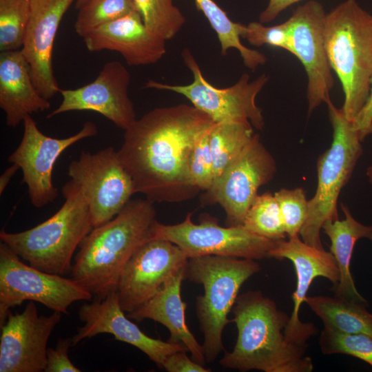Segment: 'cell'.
I'll use <instances>...</instances> for the list:
<instances>
[{
  "label": "cell",
  "mask_w": 372,
  "mask_h": 372,
  "mask_svg": "<svg viewBox=\"0 0 372 372\" xmlns=\"http://www.w3.org/2000/svg\"><path fill=\"white\" fill-rule=\"evenodd\" d=\"M355 129L363 142L366 136L372 134V77L369 96L360 111L353 121Z\"/></svg>",
  "instance_id": "74e56055"
},
{
  "label": "cell",
  "mask_w": 372,
  "mask_h": 372,
  "mask_svg": "<svg viewBox=\"0 0 372 372\" xmlns=\"http://www.w3.org/2000/svg\"><path fill=\"white\" fill-rule=\"evenodd\" d=\"M254 134V127L249 122H221L213 124L209 130V141L214 181L240 154Z\"/></svg>",
  "instance_id": "4316f807"
},
{
  "label": "cell",
  "mask_w": 372,
  "mask_h": 372,
  "mask_svg": "<svg viewBox=\"0 0 372 372\" xmlns=\"http://www.w3.org/2000/svg\"><path fill=\"white\" fill-rule=\"evenodd\" d=\"M65 201L50 218L20 232H0L1 242L21 259L41 271L71 273L72 260L83 239L93 229L87 200L72 180L61 188Z\"/></svg>",
  "instance_id": "277c9868"
},
{
  "label": "cell",
  "mask_w": 372,
  "mask_h": 372,
  "mask_svg": "<svg viewBox=\"0 0 372 372\" xmlns=\"http://www.w3.org/2000/svg\"><path fill=\"white\" fill-rule=\"evenodd\" d=\"M214 121L193 105L154 108L125 131L117 151L135 194L155 203H180L200 191L187 169L190 149Z\"/></svg>",
  "instance_id": "6da1fadb"
},
{
  "label": "cell",
  "mask_w": 372,
  "mask_h": 372,
  "mask_svg": "<svg viewBox=\"0 0 372 372\" xmlns=\"http://www.w3.org/2000/svg\"><path fill=\"white\" fill-rule=\"evenodd\" d=\"M182 57L193 74V81L188 85H169L154 80L145 84V88L168 90L184 96L199 110L207 114L214 123L249 122L258 130L265 127L262 110L256 105L257 95L269 81L261 74L250 81L249 74L241 75L233 85L218 88L207 81L189 49L185 48Z\"/></svg>",
  "instance_id": "ba28073f"
},
{
  "label": "cell",
  "mask_w": 372,
  "mask_h": 372,
  "mask_svg": "<svg viewBox=\"0 0 372 372\" xmlns=\"http://www.w3.org/2000/svg\"><path fill=\"white\" fill-rule=\"evenodd\" d=\"M366 176L368 178L369 182L372 185V164L367 168Z\"/></svg>",
  "instance_id": "60d3db41"
},
{
  "label": "cell",
  "mask_w": 372,
  "mask_h": 372,
  "mask_svg": "<svg viewBox=\"0 0 372 372\" xmlns=\"http://www.w3.org/2000/svg\"><path fill=\"white\" fill-rule=\"evenodd\" d=\"M344 215L342 220H327L322 230L331 241L330 252L340 272V279L333 286L334 296L369 306L368 301L359 293L351 272V262L355 242L360 238L372 241V225H365L351 214L349 207L341 203Z\"/></svg>",
  "instance_id": "cb8c5ba5"
},
{
  "label": "cell",
  "mask_w": 372,
  "mask_h": 372,
  "mask_svg": "<svg viewBox=\"0 0 372 372\" xmlns=\"http://www.w3.org/2000/svg\"><path fill=\"white\" fill-rule=\"evenodd\" d=\"M242 226L253 234L272 240L287 238L278 203L270 192L258 194L247 211Z\"/></svg>",
  "instance_id": "83f0119b"
},
{
  "label": "cell",
  "mask_w": 372,
  "mask_h": 372,
  "mask_svg": "<svg viewBox=\"0 0 372 372\" xmlns=\"http://www.w3.org/2000/svg\"><path fill=\"white\" fill-rule=\"evenodd\" d=\"M185 269L176 271L152 298L127 316L137 322L149 319L162 324L170 333L169 341L183 343L191 353V358L204 366L206 360L203 347L186 323L187 304L181 298Z\"/></svg>",
  "instance_id": "7402d4cb"
},
{
  "label": "cell",
  "mask_w": 372,
  "mask_h": 372,
  "mask_svg": "<svg viewBox=\"0 0 372 372\" xmlns=\"http://www.w3.org/2000/svg\"><path fill=\"white\" fill-rule=\"evenodd\" d=\"M88 0H76V8L77 9L80 8L83 5H84Z\"/></svg>",
  "instance_id": "b9f144b4"
},
{
  "label": "cell",
  "mask_w": 372,
  "mask_h": 372,
  "mask_svg": "<svg viewBox=\"0 0 372 372\" xmlns=\"http://www.w3.org/2000/svg\"><path fill=\"white\" fill-rule=\"evenodd\" d=\"M61 314L39 316L33 301L21 313L10 311L1 326L0 372L44 371L48 341Z\"/></svg>",
  "instance_id": "2e32d148"
},
{
  "label": "cell",
  "mask_w": 372,
  "mask_h": 372,
  "mask_svg": "<svg viewBox=\"0 0 372 372\" xmlns=\"http://www.w3.org/2000/svg\"><path fill=\"white\" fill-rule=\"evenodd\" d=\"M68 175L87 200L93 228L112 219L135 194L132 180L113 147L95 153L81 151L70 162Z\"/></svg>",
  "instance_id": "7c38bea8"
},
{
  "label": "cell",
  "mask_w": 372,
  "mask_h": 372,
  "mask_svg": "<svg viewBox=\"0 0 372 372\" xmlns=\"http://www.w3.org/2000/svg\"><path fill=\"white\" fill-rule=\"evenodd\" d=\"M29 12L30 0H0V52L21 49Z\"/></svg>",
  "instance_id": "4dcf8cb0"
},
{
  "label": "cell",
  "mask_w": 372,
  "mask_h": 372,
  "mask_svg": "<svg viewBox=\"0 0 372 372\" xmlns=\"http://www.w3.org/2000/svg\"><path fill=\"white\" fill-rule=\"evenodd\" d=\"M20 169L19 167L15 164L12 165L7 168L4 172L0 176V194L1 195L6 187L8 185L12 177L15 174L17 170Z\"/></svg>",
  "instance_id": "ab89813d"
},
{
  "label": "cell",
  "mask_w": 372,
  "mask_h": 372,
  "mask_svg": "<svg viewBox=\"0 0 372 372\" xmlns=\"http://www.w3.org/2000/svg\"><path fill=\"white\" fill-rule=\"evenodd\" d=\"M304 303L321 320L324 329L372 336V313L366 305L335 296H308Z\"/></svg>",
  "instance_id": "d4e9b609"
},
{
  "label": "cell",
  "mask_w": 372,
  "mask_h": 372,
  "mask_svg": "<svg viewBox=\"0 0 372 372\" xmlns=\"http://www.w3.org/2000/svg\"><path fill=\"white\" fill-rule=\"evenodd\" d=\"M261 269L256 260L221 256L188 258L185 279L203 285L204 294L196 300V312L204 335L206 362H214L222 351L223 332L231 322V311L242 285Z\"/></svg>",
  "instance_id": "8992f818"
},
{
  "label": "cell",
  "mask_w": 372,
  "mask_h": 372,
  "mask_svg": "<svg viewBox=\"0 0 372 372\" xmlns=\"http://www.w3.org/2000/svg\"><path fill=\"white\" fill-rule=\"evenodd\" d=\"M74 0H30L28 23L21 51L34 84L46 99L61 89L54 75L52 54L60 22Z\"/></svg>",
  "instance_id": "ffe728a7"
},
{
  "label": "cell",
  "mask_w": 372,
  "mask_h": 372,
  "mask_svg": "<svg viewBox=\"0 0 372 372\" xmlns=\"http://www.w3.org/2000/svg\"><path fill=\"white\" fill-rule=\"evenodd\" d=\"M326 15L319 1L310 0L299 6L287 20L293 55L300 61L307 76L309 114L326 103L334 85L324 43Z\"/></svg>",
  "instance_id": "5bb4252c"
},
{
  "label": "cell",
  "mask_w": 372,
  "mask_h": 372,
  "mask_svg": "<svg viewBox=\"0 0 372 372\" xmlns=\"http://www.w3.org/2000/svg\"><path fill=\"white\" fill-rule=\"evenodd\" d=\"M0 107L10 127L23 123L27 116L50 107L49 100L37 90L21 50L0 52Z\"/></svg>",
  "instance_id": "603a6c76"
},
{
  "label": "cell",
  "mask_w": 372,
  "mask_h": 372,
  "mask_svg": "<svg viewBox=\"0 0 372 372\" xmlns=\"http://www.w3.org/2000/svg\"><path fill=\"white\" fill-rule=\"evenodd\" d=\"M130 81L129 71L120 61L107 62L91 83L76 89H61V103L46 117L72 111H93L125 130L136 120L128 94Z\"/></svg>",
  "instance_id": "e0dca14e"
},
{
  "label": "cell",
  "mask_w": 372,
  "mask_h": 372,
  "mask_svg": "<svg viewBox=\"0 0 372 372\" xmlns=\"http://www.w3.org/2000/svg\"><path fill=\"white\" fill-rule=\"evenodd\" d=\"M242 38L254 46L269 45L282 48L293 54L287 21L273 26H265L260 22H251L245 25Z\"/></svg>",
  "instance_id": "e575fe53"
},
{
  "label": "cell",
  "mask_w": 372,
  "mask_h": 372,
  "mask_svg": "<svg viewBox=\"0 0 372 372\" xmlns=\"http://www.w3.org/2000/svg\"><path fill=\"white\" fill-rule=\"evenodd\" d=\"M78 10L74 27L82 38L105 23L137 11L133 0H88Z\"/></svg>",
  "instance_id": "f546056e"
},
{
  "label": "cell",
  "mask_w": 372,
  "mask_h": 372,
  "mask_svg": "<svg viewBox=\"0 0 372 372\" xmlns=\"http://www.w3.org/2000/svg\"><path fill=\"white\" fill-rule=\"evenodd\" d=\"M83 39L90 52H117L132 66L156 63L166 53V41L147 29L138 11L99 27Z\"/></svg>",
  "instance_id": "44dd1931"
},
{
  "label": "cell",
  "mask_w": 372,
  "mask_h": 372,
  "mask_svg": "<svg viewBox=\"0 0 372 372\" xmlns=\"http://www.w3.org/2000/svg\"><path fill=\"white\" fill-rule=\"evenodd\" d=\"M278 203L287 238L300 235L308 209V200L302 187L282 188L273 193Z\"/></svg>",
  "instance_id": "d6a6232c"
},
{
  "label": "cell",
  "mask_w": 372,
  "mask_h": 372,
  "mask_svg": "<svg viewBox=\"0 0 372 372\" xmlns=\"http://www.w3.org/2000/svg\"><path fill=\"white\" fill-rule=\"evenodd\" d=\"M198 10L201 11L217 34L221 54L225 55L229 49L238 51L244 65L255 70L264 65L267 59L260 52L249 48L240 41L245 25L231 20L227 13L214 0H194Z\"/></svg>",
  "instance_id": "484cf974"
},
{
  "label": "cell",
  "mask_w": 372,
  "mask_h": 372,
  "mask_svg": "<svg viewBox=\"0 0 372 372\" xmlns=\"http://www.w3.org/2000/svg\"><path fill=\"white\" fill-rule=\"evenodd\" d=\"M23 132L19 146L8 161L17 164L23 173L22 182L26 184L31 203L40 208L52 203L59 196L52 181L54 166L60 155L79 141L94 136L96 125L85 122L76 134L63 138L44 134L31 115L23 122Z\"/></svg>",
  "instance_id": "4fadbf2b"
},
{
  "label": "cell",
  "mask_w": 372,
  "mask_h": 372,
  "mask_svg": "<svg viewBox=\"0 0 372 372\" xmlns=\"http://www.w3.org/2000/svg\"><path fill=\"white\" fill-rule=\"evenodd\" d=\"M301 1L303 0H269L267 7L259 15L260 22L266 23L273 21L282 11Z\"/></svg>",
  "instance_id": "f35d334b"
},
{
  "label": "cell",
  "mask_w": 372,
  "mask_h": 372,
  "mask_svg": "<svg viewBox=\"0 0 372 372\" xmlns=\"http://www.w3.org/2000/svg\"><path fill=\"white\" fill-rule=\"evenodd\" d=\"M269 258L287 259L293 265L296 287L291 296L293 310L285 334L292 342L307 344L317 333V329L314 324L300 320V309L316 278L322 277L329 280L333 286L337 285L340 272L335 260L330 251L305 243L299 236L277 240L269 251Z\"/></svg>",
  "instance_id": "ac0fdd59"
},
{
  "label": "cell",
  "mask_w": 372,
  "mask_h": 372,
  "mask_svg": "<svg viewBox=\"0 0 372 372\" xmlns=\"http://www.w3.org/2000/svg\"><path fill=\"white\" fill-rule=\"evenodd\" d=\"M147 29L167 41L181 30L185 17L173 0H133Z\"/></svg>",
  "instance_id": "f1b7e54d"
},
{
  "label": "cell",
  "mask_w": 372,
  "mask_h": 372,
  "mask_svg": "<svg viewBox=\"0 0 372 372\" xmlns=\"http://www.w3.org/2000/svg\"><path fill=\"white\" fill-rule=\"evenodd\" d=\"M156 220L154 202L130 199L112 219L93 228L83 239L71 278L97 298L116 291L128 260L151 240Z\"/></svg>",
  "instance_id": "3957f363"
},
{
  "label": "cell",
  "mask_w": 372,
  "mask_h": 372,
  "mask_svg": "<svg viewBox=\"0 0 372 372\" xmlns=\"http://www.w3.org/2000/svg\"><path fill=\"white\" fill-rule=\"evenodd\" d=\"M188 213L184 220L165 225L157 220L151 230V240L162 239L178 246L188 258L203 256H231L252 260L269 258V251L277 240H272L245 229L242 225L222 227L208 214L198 224Z\"/></svg>",
  "instance_id": "30bf717a"
},
{
  "label": "cell",
  "mask_w": 372,
  "mask_h": 372,
  "mask_svg": "<svg viewBox=\"0 0 372 372\" xmlns=\"http://www.w3.org/2000/svg\"><path fill=\"white\" fill-rule=\"evenodd\" d=\"M187 351H179L168 355L164 360L162 369L169 372H209L210 369L204 367L190 359Z\"/></svg>",
  "instance_id": "8d00e7d4"
},
{
  "label": "cell",
  "mask_w": 372,
  "mask_h": 372,
  "mask_svg": "<svg viewBox=\"0 0 372 372\" xmlns=\"http://www.w3.org/2000/svg\"><path fill=\"white\" fill-rule=\"evenodd\" d=\"M188 258L176 245L152 239L142 245L123 268L116 287L119 303L127 313L152 298Z\"/></svg>",
  "instance_id": "9a60e30c"
},
{
  "label": "cell",
  "mask_w": 372,
  "mask_h": 372,
  "mask_svg": "<svg viewBox=\"0 0 372 372\" xmlns=\"http://www.w3.org/2000/svg\"><path fill=\"white\" fill-rule=\"evenodd\" d=\"M324 43L328 60L344 95L342 109L353 121L370 92L372 15L355 0H345L327 13Z\"/></svg>",
  "instance_id": "5b68a950"
},
{
  "label": "cell",
  "mask_w": 372,
  "mask_h": 372,
  "mask_svg": "<svg viewBox=\"0 0 372 372\" xmlns=\"http://www.w3.org/2000/svg\"><path fill=\"white\" fill-rule=\"evenodd\" d=\"M277 172L276 162L258 134L206 191L205 204H219L226 214L227 226L242 225L259 188L269 183Z\"/></svg>",
  "instance_id": "8fae6325"
},
{
  "label": "cell",
  "mask_w": 372,
  "mask_h": 372,
  "mask_svg": "<svg viewBox=\"0 0 372 372\" xmlns=\"http://www.w3.org/2000/svg\"><path fill=\"white\" fill-rule=\"evenodd\" d=\"M326 103L333 128L331 146L317 161V187L308 200L305 223L300 235L307 244L324 249L320 231L327 220L339 219L337 203L340 192L352 176L355 167L363 154L362 141L353 121L329 98Z\"/></svg>",
  "instance_id": "52a82bcc"
},
{
  "label": "cell",
  "mask_w": 372,
  "mask_h": 372,
  "mask_svg": "<svg viewBox=\"0 0 372 372\" xmlns=\"http://www.w3.org/2000/svg\"><path fill=\"white\" fill-rule=\"evenodd\" d=\"M318 345L324 355H349L372 366V336L369 335L324 329L320 333Z\"/></svg>",
  "instance_id": "1f68e13d"
},
{
  "label": "cell",
  "mask_w": 372,
  "mask_h": 372,
  "mask_svg": "<svg viewBox=\"0 0 372 372\" xmlns=\"http://www.w3.org/2000/svg\"><path fill=\"white\" fill-rule=\"evenodd\" d=\"M210 128L202 133L195 141L187 159V169L192 183L199 190L205 192L211 188L214 181L209 141Z\"/></svg>",
  "instance_id": "836d02e7"
},
{
  "label": "cell",
  "mask_w": 372,
  "mask_h": 372,
  "mask_svg": "<svg viewBox=\"0 0 372 372\" xmlns=\"http://www.w3.org/2000/svg\"><path fill=\"white\" fill-rule=\"evenodd\" d=\"M238 336L231 352L220 364L241 371L311 372L313 363L307 355L308 344L292 342L285 334L290 316L259 290L238 296L231 309Z\"/></svg>",
  "instance_id": "7a4b0ae2"
},
{
  "label": "cell",
  "mask_w": 372,
  "mask_h": 372,
  "mask_svg": "<svg viewBox=\"0 0 372 372\" xmlns=\"http://www.w3.org/2000/svg\"><path fill=\"white\" fill-rule=\"evenodd\" d=\"M72 346V338L59 339L54 349L48 348L45 372H80L70 360L68 351Z\"/></svg>",
  "instance_id": "d590c367"
},
{
  "label": "cell",
  "mask_w": 372,
  "mask_h": 372,
  "mask_svg": "<svg viewBox=\"0 0 372 372\" xmlns=\"http://www.w3.org/2000/svg\"><path fill=\"white\" fill-rule=\"evenodd\" d=\"M93 295L76 280L25 264L3 242L0 243V325L10 309L25 300L37 302L54 311L68 314L69 307Z\"/></svg>",
  "instance_id": "9c48e42d"
},
{
  "label": "cell",
  "mask_w": 372,
  "mask_h": 372,
  "mask_svg": "<svg viewBox=\"0 0 372 372\" xmlns=\"http://www.w3.org/2000/svg\"><path fill=\"white\" fill-rule=\"evenodd\" d=\"M79 317L84 324L72 337V346L97 334L110 333L116 340L141 350L159 368H162L164 360L170 354L179 351H188L181 342L163 341L144 333L125 315L116 291L103 298H96L91 303L83 304Z\"/></svg>",
  "instance_id": "d6986e66"
}]
</instances>
